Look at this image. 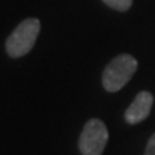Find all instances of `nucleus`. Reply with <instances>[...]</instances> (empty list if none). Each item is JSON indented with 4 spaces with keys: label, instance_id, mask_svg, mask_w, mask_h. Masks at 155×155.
Returning a JSON list of instances; mask_svg holds the SVG:
<instances>
[{
    "label": "nucleus",
    "instance_id": "nucleus-1",
    "mask_svg": "<svg viewBox=\"0 0 155 155\" xmlns=\"http://www.w3.org/2000/svg\"><path fill=\"white\" fill-rule=\"evenodd\" d=\"M138 68V62L131 55H119L105 68L102 73V83L108 92H118L127 85Z\"/></svg>",
    "mask_w": 155,
    "mask_h": 155
},
{
    "label": "nucleus",
    "instance_id": "nucleus-6",
    "mask_svg": "<svg viewBox=\"0 0 155 155\" xmlns=\"http://www.w3.org/2000/svg\"><path fill=\"white\" fill-rule=\"evenodd\" d=\"M144 155H155V134L150 138V141H148Z\"/></svg>",
    "mask_w": 155,
    "mask_h": 155
},
{
    "label": "nucleus",
    "instance_id": "nucleus-3",
    "mask_svg": "<svg viewBox=\"0 0 155 155\" xmlns=\"http://www.w3.org/2000/svg\"><path fill=\"white\" fill-rule=\"evenodd\" d=\"M109 138L105 124L99 119H91L85 124L79 138V151L82 155H102Z\"/></svg>",
    "mask_w": 155,
    "mask_h": 155
},
{
    "label": "nucleus",
    "instance_id": "nucleus-5",
    "mask_svg": "<svg viewBox=\"0 0 155 155\" xmlns=\"http://www.w3.org/2000/svg\"><path fill=\"white\" fill-rule=\"evenodd\" d=\"M104 3L108 5L109 7H112V9H115V10L125 12L131 7L132 0H104Z\"/></svg>",
    "mask_w": 155,
    "mask_h": 155
},
{
    "label": "nucleus",
    "instance_id": "nucleus-4",
    "mask_svg": "<svg viewBox=\"0 0 155 155\" xmlns=\"http://www.w3.org/2000/svg\"><path fill=\"white\" fill-rule=\"evenodd\" d=\"M152 102H154V98L150 92H147V91L139 92L125 112V121L131 125H135V124H139L141 121H144L145 118L150 115Z\"/></svg>",
    "mask_w": 155,
    "mask_h": 155
},
{
    "label": "nucleus",
    "instance_id": "nucleus-2",
    "mask_svg": "<svg viewBox=\"0 0 155 155\" xmlns=\"http://www.w3.org/2000/svg\"><path fill=\"white\" fill-rule=\"evenodd\" d=\"M40 32V22L35 17L23 20L6 40V50L12 58H20L29 53L36 43Z\"/></svg>",
    "mask_w": 155,
    "mask_h": 155
}]
</instances>
